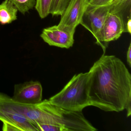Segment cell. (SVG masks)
<instances>
[{
	"label": "cell",
	"instance_id": "1",
	"mask_svg": "<svg viewBox=\"0 0 131 131\" xmlns=\"http://www.w3.org/2000/svg\"><path fill=\"white\" fill-rule=\"evenodd\" d=\"M89 96L91 106L105 112L126 110L131 114V75L123 62L103 54L89 71Z\"/></svg>",
	"mask_w": 131,
	"mask_h": 131
},
{
	"label": "cell",
	"instance_id": "2",
	"mask_svg": "<svg viewBox=\"0 0 131 131\" xmlns=\"http://www.w3.org/2000/svg\"><path fill=\"white\" fill-rule=\"evenodd\" d=\"M89 72L75 75L62 90L49 99L51 103L64 109L81 112L90 105L89 96Z\"/></svg>",
	"mask_w": 131,
	"mask_h": 131
},
{
	"label": "cell",
	"instance_id": "3",
	"mask_svg": "<svg viewBox=\"0 0 131 131\" xmlns=\"http://www.w3.org/2000/svg\"><path fill=\"white\" fill-rule=\"evenodd\" d=\"M0 121L4 131H39L36 124L9 105L1 94Z\"/></svg>",
	"mask_w": 131,
	"mask_h": 131
},
{
	"label": "cell",
	"instance_id": "4",
	"mask_svg": "<svg viewBox=\"0 0 131 131\" xmlns=\"http://www.w3.org/2000/svg\"><path fill=\"white\" fill-rule=\"evenodd\" d=\"M90 0H70L57 27L62 30L75 33L76 28L83 22Z\"/></svg>",
	"mask_w": 131,
	"mask_h": 131
},
{
	"label": "cell",
	"instance_id": "5",
	"mask_svg": "<svg viewBox=\"0 0 131 131\" xmlns=\"http://www.w3.org/2000/svg\"><path fill=\"white\" fill-rule=\"evenodd\" d=\"M13 99L26 104L39 103L42 99V87L39 81H30L16 84Z\"/></svg>",
	"mask_w": 131,
	"mask_h": 131
},
{
	"label": "cell",
	"instance_id": "6",
	"mask_svg": "<svg viewBox=\"0 0 131 131\" xmlns=\"http://www.w3.org/2000/svg\"><path fill=\"white\" fill-rule=\"evenodd\" d=\"M112 4L104 6H95L89 4L84 16H86L90 24V31L100 45L101 34L107 14L110 12Z\"/></svg>",
	"mask_w": 131,
	"mask_h": 131
},
{
	"label": "cell",
	"instance_id": "7",
	"mask_svg": "<svg viewBox=\"0 0 131 131\" xmlns=\"http://www.w3.org/2000/svg\"><path fill=\"white\" fill-rule=\"evenodd\" d=\"M74 34L60 29L55 25L44 28L40 36L49 46L68 49L73 46Z\"/></svg>",
	"mask_w": 131,
	"mask_h": 131
},
{
	"label": "cell",
	"instance_id": "8",
	"mask_svg": "<svg viewBox=\"0 0 131 131\" xmlns=\"http://www.w3.org/2000/svg\"><path fill=\"white\" fill-rule=\"evenodd\" d=\"M125 26L122 19L115 14L109 12L107 14L101 34L100 46L117 40L123 33L125 32Z\"/></svg>",
	"mask_w": 131,
	"mask_h": 131
},
{
	"label": "cell",
	"instance_id": "9",
	"mask_svg": "<svg viewBox=\"0 0 131 131\" xmlns=\"http://www.w3.org/2000/svg\"><path fill=\"white\" fill-rule=\"evenodd\" d=\"M18 11L9 0H5L0 4V24H9L17 19Z\"/></svg>",
	"mask_w": 131,
	"mask_h": 131
},
{
	"label": "cell",
	"instance_id": "10",
	"mask_svg": "<svg viewBox=\"0 0 131 131\" xmlns=\"http://www.w3.org/2000/svg\"><path fill=\"white\" fill-rule=\"evenodd\" d=\"M70 0H52L49 13L53 17L61 16L64 13Z\"/></svg>",
	"mask_w": 131,
	"mask_h": 131
},
{
	"label": "cell",
	"instance_id": "11",
	"mask_svg": "<svg viewBox=\"0 0 131 131\" xmlns=\"http://www.w3.org/2000/svg\"><path fill=\"white\" fill-rule=\"evenodd\" d=\"M21 14H25L35 7L36 0H9Z\"/></svg>",
	"mask_w": 131,
	"mask_h": 131
},
{
	"label": "cell",
	"instance_id": "12",
	"mask_svg": "<svg viewBox=\"0 0 131 131\" xmlns=\"http://www.w3.org/2000/svg\"><path fill=\"white\" fill-rule=\"evenodd\" d=\"M52 1V0H36L35 9L41 19H44L50 14Z\"/></svg>",
	"mask_w": 131,
	"mask_h": 131
},
{
	"label": "cell",
	"instance_id": "13",
	"mask_svg": "<svg viewBox=\"0 0 131 131\" xmlns=\"http://www.w3.org/2000/svg\"><path fill=\"white\" fill-rule=\"evenodd\" d=\"M37 126L39 131H65L62 127L53 124L38 123Z\"/></svg>",
	"mask_w": 131,
	"mask_h": 131
},
{
	"label": "cell",
	"instance_id": "14",
	"mask_svg": "<svg viewBox=\"0 0 131 131\" xmlns=\"http://www.w3.org/2000/svg\"><path fill=\"white\" fill-rule=\"evenodd\" d=\"M112 0H90L89 4L93 6H104L111 4Z\"/></svg>",
	"mask_w": 131,
	"mask_h": 131
},
{
	"label": "cell",
	"instance_id": "15",
	"mask_svg": "<svg viewBox=\"0 0 131 131\" xmlns=\"http://www.w3.org/2000/svg\"><path fill=\"white\" fill-rule=\"evenodd\" d=\"M126 59L128 65L129 67H131V43H130L129 47L128 49L126 55Z\"/></svg>",
	"mask_w": 131,
	"mask_h": 131
},
{
	"label": "cell",
	"instance_id": "16",
	"mask_svg": "<svg viewBox=\"0 0 131 131\" xmlns=\"http://www.w3.org/2000/svg\"><path fill=\"white\" fill-rule=\"evenodd\" d=\"M125 32H128L131 34V19L128 20L125 26Z\"/></svg>",
	"mask_w": 131,
	"mask_h": 131
},
{
	"label": "cell",
	"instance_id": "17",
	"mask_svg": "<svg viewBox=\"0 0 131 131\" xmlns=\"http://www.w3.org/2000/svg\"><path fill=\"white\" fill-rule=\"evenodd\" d=\"M122 1V0H112L111 4H112V5H114L118 3L119 2Z\"/></svg>",
	"mask_w": 131,
	"mask_h": 131
}]
</instances>
